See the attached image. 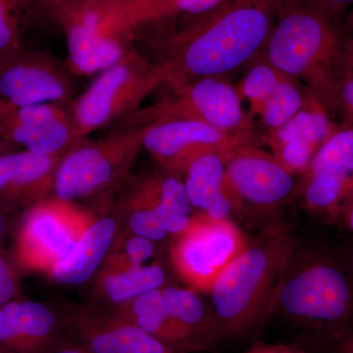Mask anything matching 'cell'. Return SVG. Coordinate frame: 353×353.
<instances>
[{
    "label": "cell",
    "mask_w": 353,
    "mask_h": 353,
    "mask_svg": "<svg viewBox=\"0 0 353 353\" xmlns=\"http://www.w3.org/2000/svg\"><path fill=\"white\" fill-rule=\"evenodd\" d=\"M312 353H353V327L305 347Z\"/></svg>",
    "instance_id": "34"
},
{
    "label": "cell",
    "mask_w": 353,
    "mask_h": 353,
    "mask_svg": "<svg viewBox=\"0 0 353 353\" xmlns=\"http://www.w3.org/2000/svg\"><path fill=\"white\" fill-rule=\"evenodd\" d=\"M94 290L101 297L102 308H114L145 292L164 287L166 273L161 265H143L127 270L97 274Z\"/></svg>",
    "instance_id": "23"
},
{
    "label": "cell",
    "mask_w": 353,
    "mask_h": 353,
    "mask_svg": "<svg viewBox=\"0 0 353 353\" xmlns=\"http://www.w3.org/2000/svg\"><path fill=\"white\" fill-rule=\"evenodd\" d=\"M7 230V219L6 212L0 209V240L3 238Z\"/></svg>",
    "instance_id": "41"
},
{
    "label": "cell",
    "mask_w": 353,
    "mask_h": 353,
    "mask_svg": "<svg viewBox=\"0 0 353 353\" xmlns=\"http://www.w3.org/2000/svg\"><path fill=\"white\" fill-rule=\"evenodd\" d=\"M106 309L179 352H199L196 343L169 313L162 288L145 292L117 307Z\"/></svg>",
    "instance_id": "21"
},
{
    "label": "cell",
    "mask_w": 353,
    "mask_h": 353,
    "mask_svg": "<svg viewBox=\"0 0 353 353\" xmlns=\"http://www.w3.org/2000/svg\"><path fill=\"white\" fill-rule=\"evenodd\" d=\"M274 317L301 334L304 347L352 328L353 266L345 248L299 241L274 301Z\"/></svg>",
    "instance_id": "1"
},
{
    "label": "cell",
    "mask_w": 353,
    "mask_h": 353,
    "mask_svg": "<svg viewBox=\"0 0 353 353\" xmlns=\"http://www.w3.org/2000/svg\"><path fill=\"white\" fill-rule=\"evenodd\" d=\"M282 79L272 67L260 64L253 67L245 78L243 94L250 101L263 103Z\"/></svg>",
    "instance_id": "30"
},
{
    "label": "cell",
    "mask_w": 353,
    "mask_h": 353,
    "mask_svg": "<svg viewBox=\"0 0 353 353\" xmlns=\"http://www.w3.org/2000/svg\"><path fill=\"white\" fill-rule=\"evenodd\" d=\"M334 109L340 110L345 124L353 126V50L348 41L347 53L336 85Z\"/></svg>",
    "instance_id": "31"
},
{
    "label": "cell",
    "mask_w": 353,
    "mask_h": 353,
    "mask_svg": "<svg viewBox=\"0 0 353 353\" xmlns=\"http://www.w3.org/2000/svg\"><path fill=\"white\" fill-rule=\"evenodd\" d=\"M58 22L66 36L67 66L75 75L101 73L132 50L134 29L97 0Z\"/></svg>",
    "instance_id": "9"
},
{
    "label": "cell",
    "mask_w": 353,
    "mask_h": 353,
    "mask_svg": "<svg viewBox=\"0 0 353 353\" xmlns=\"http://www.w3.org/2000/svg\"><path fill=\"white\" fill-rule=\"evenodd\" d=\"M308 1L320 7L336 18L348 7L353 6V0H308Z\"/></svg>",
    "instance_id": "38"
},
{
    "label": "cell",
    "mask_w": 353,
    "mask_h": 353,
    "mask_svg": "<svg viewBox=\"0 0 353 353\" xmlns=\"http://www.w3.org/2000/svg\"><path fill=\"white\" fill-rule=\"evenodd\" d=\"M229 157L217 152H202L181 169L194 215L218 220L230 218L233 208L225 190Z\"/></svg>",
    "instance_id": "19"
},
{
    "label": "cell",
    "mask_w": 353,
    "mask_h": 353,
    "mask_svg": "<svg viewBox=\"0 0 353 353\" xmlns=\"http://www.w3.org/2000/svg\"><path fill=\"white\" fill-rule=\"evenodd\" d=\"M167 308L176 324L196 343L199 352H206L221 341L219 325L210 303L190 288L162 287Z\"/></svg>",
    "instance_id": "22"
},
{
    "label": "cell",
    "mask_w": 353,
    "mask_h": 353,
    "mask_svg": "<svg viewBox=\"0 0 353 353\" xmlns=\"http://www.w3.org/2000/svg\"><path fill=\"white\" fill-rule=\"evenodd\" d=\"M166 80L164 63L153 65L136 50L103 70L69 108L77 137L83 139L134 114L141 101Z\"/></svg>",
    "instance_id": "5"
},
{
    "label": "cell",
    "mask_w": 353,
    "mask_h": 353,
    "mask_svg": "<svg viewBox=\"0 0 353 353\" xmlns=\"http://www.w3.org/2000/svg\"><path fill=\"white\" fill-rule=\"evenodd\" d=\"M121 208L126 214L130 234L143 236L155 243L164 241L169 236L154 209L126 199H123Z\"/></svg>",
    "instance_id": "29"
},
{
    "label": "cell",
    "mask_w": 353,
    "mask_h": 353,
    "mask_svg": "<svg viewBox=\"0 0 353 353\" xmlns=\"http://www.w3.org/2000/svg\"><path fill=\"white\" fill-rule=\"evenodd\" d=\"M250 241L231 218L218 220L194 215L190 226L174 236L172 266L188 288L208 294Z\"/></svg>",
    "instance_id": "7"
},
{
    "label": "cell",
    "mask_w": 353,
    "mask_h": 353,
    "mask_svg": "<svg viewBox=\"0 0 353 353\" xmlns=\"http://www.w3.org/2000/svg\"><path fill=\"white\" fill-rule=\"evenodd\" d=\"M154 243L136 234H118L99 271H122L143 266L154 255Z\"/></svg>",
    "instance_id": "25"
},
{
    "label": "cell",
    "mask_w": 353,
    "mask_h": 353,
    "mask_svg": "<svg viewBox=\"0 0 353 353\" xmlns=\"http://www.w3.org/2000/svg\"><path fill=\"white\" fill-rule=\"evenodd\" d=\"M348 41H350V48L353 50V38H348Z\"/></svg>",
    "instance_id": "46"
},
{
    "label": "cell",
    "mask_w": 353,
    "mask_h": 353,
    "mask_svg": "<svg viewBox=\"0 0 353 353\" xmlns=\"http://www.w3.org/2000/svg\"><path fill=\"white\" fill-rule=\"evenodd\" d=\"M0 134L15 146L41 155H63L81 141L62 104L12 108L0 122Z\"/></svg>",
    "instance_id": "15"
},
{
    "label": "cell",
    "mask_w": 353,
    "mask_h": 353,
    "mask_svg": "<svg viewBox=\"0 0 353 353\" xmlns=\"http://www.w3.org/2000/svg\"><path fill=\"white\" fill-rule=\"evenodd\" d=\"M14 148H16V146L9 143V141H7L6 139L0 134V154L14 152Z\"/></svg>",
    "instance_id": "40"
},
{
    "label": "cell",
    "mask_w": 353,
    "mask_h": 353,
    "mask_svg": "<svg viewBox=\"0 0 353 353\" xmlns=\"http://www.w3.org/2000/svg\"><path fill=\"white\" fill-rule=\"evenodd\" d=\"M350 234V240L353 241V199L343 215L341 226Z\"/></svg>",
    "instance_id": "39"
},
{
    "label": "cell",
    "mask_w": 353,
    "mask_h": 353,
    "mask_svg": "<svg viewBox=\"0 0 353 353\" xmlns=\"http://www.w3.org/2000/svg\"><path fill=\"white\" fill-rule=\"evenodd\" d=\"M276 0H229L174 39L166 80L208 78L238 68L261 48L272 29Z\"/></svg>",
    "instance_id": "3"
},
{
    "label": "cell",
    "mask_w": 353,
    "mask_h": 353,
    "mask_svg": "<svg viewBox=\"0 0 353 353\" xmlns=\"http://www.w3.org/2000/svg\"><path fill=\"white\" fill-rule=\"evenodd\" d=\"M294 189L292 171L278 158L259 152L232 153L227 161L225 190L233 211L245 208L275 210Z\"/></svg>",
    "instance_id": "11"
},
{
    "label": "cell",
    "mask_w": 353,
    "mask_h": 353,
    "mask_svg": "<svg viewBox=\"0 0 353 353\" xmlns=\"http://www.w3.org/2000/svg\"><path fill=\"white\" fill-rule=\"evenodd\" d=\"M179 95L175 106L160 109V117L194 118L222 132L234 129L243 121L236 90L215 77L197 79L196 82L180 88Z\"/></svg>",
    "instance_id": "18"
},
{
    "label": "cell",
    "mask_w": 353,
    "mask_h": 353,
    "mask_svg": "<svg viewBox=\"0 0 353 353\" xmlns=\"http://www.w3.org/2000/svg\"><path fill=\"white\" fill-rule=\"evenodd\" d=\"M334 130L326 108L319 102L310 109H301L287 124L279 128L278 148L292 146L314 157Z\"/></svg>",
    "instance_id": "24"
},
{
    "label": "cell",
    "mask_w": 353,
    "mask_h": 353,
    "mask_svg": "<svg viewBox=\"0 0 353 353\" xmlns=\"http://www.w3.org/2000/svg\"><path fill=\"white\" fill-rule=\"evenodd\" d=\"M63 155H41L25 150L0 154V209L6 212L17 206L29 208L48 197Z\"/></svg>",
    "instance_id": "17"
},
{
    "label": "cell",
    "mask_w": 353,
    "mask_h": 353,
    "mask_svg": "<svg viewBox=\"0 0 353 353\" xmlns=\"http://www.w3.org/2000/svg\"><path fill=\"white\" fill-rule=\"evenodd\" d=\"M32 14L27 0H0V61L24 50V18Z\"/></svg>",
    "instance_id": "26"
},
{
    "label": "cell",
    "mask_w": 353,
    "mask_h": 353,
    "mask_svg": "<svg viewBox=\"0 0 353 353\" xmlns=\"http://www.w3.org/2000/svg\"><path fill=\"white\" fill-rule=\"evenodd\" d=\"M240 353H312L296 343H269L256 341L252 347Z\"/></svg>",
    "instance_id": "36"
},
{
    "label": "cell",
    "mask_w": 353,
    "mask_h": 353,
    "mask_svg": "<svg viewBox=\"0 0 353 353\" xmlns=\"http://www.w3.org/2000/svg\"><path fill=\"white\" fill-rule=\"evenodd\" d=\"M94 216L73 202L46 197L28 208L15 243L18 263L48 273L74 250Z\"/></svg>",
    "instance_id": "8"
},
{
    "label": "cell",
    "mask_w": 353,
    "mask_h": 353,
    "mask_svg": "<svg viewBox=\"0 0 353 353\" xmlns=\"http://www.w3.org/2000/svg\"><path fill=\"white\" fill-rule=\"evenodd\" d=\"M90 0H41L38 15L59 21L67 14L74 12L90 2Z\"/></svg>",
    "instance_id": "35"
},
{
    "label": "cell",
    "mask_w": 353,
    "mask_h": 353,
    "mask_svg": "<svg viewBox=\"0 0 353 353\" xmlns=\"http://www.w3.org/2000/svg\"><path fill=\"white\" fill-rule=\"evenodd\" d=\"M348 27H350V29L352 30V36L350 37V38H353V11L352 14H350V17H348Z\"/></svg>",
    "instance_id": "45"
},
{
    "label": "cell",
    "mask_w": 353,
    "mask_h": 353,
    "mask_svg": "<svg viewBox=\"0 0 353 353\" xmlns=\"http://www.w3.org/2000/svg\"><path fill=\"white\" fill-rule=\"evenodd\" d=\"M224 132L188 117L161 118L145 125L143 148L168 170L180 172L190 159L206 152L231 157Z\"/></svg>",
    "instance_id": "16"
},
{
    "label": "cell",
    "mask_w": 353,
    "mask_h": 353,
    "mask_svg": "<svg viewBox=\"0 0 353 353\" xmlns=\"http://www.w3.org/2000/svg\"><path fill=\"white\" fill-rule=\"evenodd\" d=\"M285 6L265 43L269 61L288 75L307 77L319 101L334 109L347 38L336 17L308 0Z\"/></svg>",
    "instance_id": "4"
},
{
    "label": "cell",
    "mask_w": 353,
    "mask_h": 353,
    "mask_svg": "<svg viewBox=\"0 0 353 353\" xmlns=\"http://www.w3.org/2000/svg\"><path fill=\"white\" fill-rule=\"evenodd\" d=\"M297 243L299 236L292 224L273 221L223 271L208 294L221 341L259 332L270 320Z\"/></svg>",
    "instance_id": "2"
},
{
    "label": "cell",
    "mask_w": 353,
    "mask_h": 353,
    "mask_svg": "<svg viewBox=\"0 0 353 353\" xmlns=\"http://www.w3.org/2000/svg\"><path fill=\"white\" fill-rule=\"evenodd\" d=\"M304 173V208L325 224L341 226L353 199V126L334 128Z\"/></svg>",
    "instance_id": "10"
},
{
    "label": "cell",
    "mask_w": 353,
    "mask_h": 353,
    "mask_svg": "<svg viewBox=\"0 0 353 353\" xmlns=\"http://www.w3.org/2000/svg\"><path fill=\"white\" fill-rule=\"evenodd\" d=\"M303 106V97L292 83L281 80L263 103L262 114L269 127L279 129L294 117Z\"/></svg>",
    "instance_id": "27"
},
{
    "label": "cell",
    "mask_w": 353,
    "mask_h": 353,
    "mask_svg": "<svg viewBox=\"0 0 353 353\" xmlns=\"http://www.w3.org/2000/svg\"><path fill=\"white\" fill-rule=\"evenodd\" d=\"M70 333L67 310L18 299L0 306V353H48Z\"/></svg>",
    "instance_id": "13"
},
{
    "label": "cell",
    "mask_w": 353,
    "mask_h": 353,
    "mask_svg": "<svg viewBox=\"0 0 353 353\" xmlns=\"http://www.w3.org/2000/svg\"><path fill=\"white\" fill-rule=\"evenodd\" d=\"M19 282L10 260L0 250V306L18 296Z\"/></svg>",
    "instance_id": "33"
},
{
    "label": "cell",
    "mask_w": 353,
    "mask_h": 353,
    "mask_svg": "<svg viewBox=\"0 0 353 353\" xmlns=\"http://www.w3.org/2000/svg\"><path fill=\"white\" fill-rule=\"evenodd\" d=\"M225 3V0H170L166 17L181 14L199 18L212 13Z\"/></svg>",
    "instance_id": "32"
},
{
    "label": "cell",
    "mask_w": 353,
    "mask_h": 353,
    "mask_svg": "<svg viewBox=\"0 0 353 353\" xmlns=\"http://www.w3.org/2000/svg\"><path fill=\"white\" fill-rule=\"evenodd\" d=\"M127 25L136 29L138 26L166 18L170 0H97Z\"/></svg>",
    "instance_id": "28"
},
{
    "label": "cell",
    "mask_w": 353,
    "mask_h": 353,
    "mask_svg": "<svg viewBox=\"0 0 353 353\" xmlns=\"http://www.w3.org/2000/svg\"><path fill=\"white\" fill-rule=\"evenodd\" d=\"M29 2L30 6H31L32 12L38 15V8L39 4H41V0H27Z\"/></svg>",
    "instance_id": "44"
},
{
    "label": "cell",
    "mask_w": 353,
    "mask_h": 353,
    "mask_svg": "<svg viewBox=\"0 0 353 353\" xmlns=\"http://www.w3.org/2000/svg\"><path fill=\"white\" fill-rule=\"evenodd\" d=\"M228 1H229V0H225V3H226Z\"/></svg>",
    "instance_id": "47"
},
{
    "label": "cell",
    "mask_w": 353,
    "mask_h": 353,
    "mask_svg": "<svg viewBox=\"0 0 353 353\" xmlns=\"http://www.w3.org/2000/svg\"><path fill=\"white\" fill-rule=\"evenodd\" d=\"M48 353H90L88 348L75 336L70 333L69 336L60 341L57 345L51 348Z\"/></svg>",
    "instance_id": "37"
},
{
    "label": "cell",
    "mask_w": 353,
    "mask_h": 353,
    "mask_svg": "<svg viewBox=\"0 0 353 353\" xmlns=\"http://www.w3.org/2000/svg\"><path fill=\"white\" fill-rule=\"evenodd\" d=\"M345 252H347L348 259H350V262H352L353 266V241L350 240V243H347V246L345 248Z\"/></svg>",
    "instance_id": "43"
},
{
    "label": "cell",
    "mask_w": 353,
    "mask_h": 353,
    "mask_svg": "<svg viewBox=\"0 0 353 353\" xmlns=\"http://www.w3.org/2000/svg\"><path fill=\"white\" fill-rule=\"evenodd\" d=\"M74 85L53 58L22 50L0 61V99L14 108L68 101Z\"/></svg>",
    "instance_id": "12"
},
{
    "label": "cell",
    "mask_w": 353,
    "mask_h": 353,
    "mask_svg": "<svg viewBox=\"0 0 353 353\" xmlns=\"http://www.w3.org/2000/svg\"><path fill=\"white\" fill-rule=\"evenodd\" d=\"M12 108H14L12 106L9 105L8 103H6V101H3L0 99V122L3 119L4 116H6V114Z\"/></svg>",
    "instance_id": "42"
},
{
    "label": "cell",
    "mask_w": 353,
    "mask_h": 353,
    "mask_svg": "<svg viewBox=\"0 0 353 353\" xmlns=\"http://www.w3.org/2000/svg\"><path fill=\"white\" fill-rule=\"evenodd\" d=\"M143 130L145 126L131 124L99 141H79L58 164L54 196L75 203L125 180L143 148Z\"/></svg>",
    "instance_id": "6"
},
{
    "label": "cell",
    "mask_w": 353,
    "mask_h": 353,
    "mask_svg": "<svg viewBox=\"0 0 353 353\" xmlns=\"http://www.w3.org/2000/svg\"><path fill=\"white\" fill-rule=\"evenodd\" d=\"M117 217L106 214L95 218L83 231L74 250L48 272L57 284L80 285L101 270L118 234Z\"/></svg>",
    "instance_id": "20"
},
{
    "label": "cell",
    "mask_w": 353,
    "mask_h": 353,
    "mask_svg": "<svg viewBox=\"0 0 353 353\" xmlns=\"http://www.w3.org/2000/svg\"><path fill=\"white\" fill-rule=\"evenodd\" d=\"M70 332L90 353H183L99 306L67 309Z\"/></svg>",
    "instance_id": "14"
}]
</instances>
